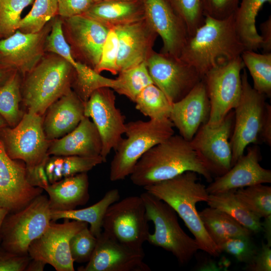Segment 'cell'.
<instances>
[{
	"mask_svg": "<svg viewBox=\"0 0 271 271\" xmlns=\"http://www.w3.org/2000/svg\"><path fill=\"white\" fill-rule=\"evenodd\" d=\"M187 171L213 181L208 171L192 148L190 142L173 134L154 146L138 161L130 175L131 182L144 187L168 180Z\"/></svg>",
	"mask_w": 271,
	"mask_h": 271,
	"instance_id": "obj_1",
	"label": "cell"
},
{
	"mask_svg": "<svg viewBox=\"0 0 271 271\" xmlns=\"http://www.w3.org/2000/svg\"><path fill=\"white\" fill-rule=\"evenodd\" d=\"M197 174L187 171L173 178L146 186V191L170 205L194 236L200 249L218 257L221 251L206 230L196 204L207 202L209 194Z\"/></svg>",
	"mask_w": 271,
	"mask_h": 271,
	"instance_id": "obj_2",
	"label": "cell"
},
{
	"mask_svg": "<svg viewBox=\"0 0 271 271\" xmlns=\"http://www.w3.org/2000/svg\"><path fill=\"white\" fill-rule=\"evenodd\" d=\"M244 50L234 15L223 20L205 16L204 24L188 37L179 58L203 77L218 63L239 57Z\"/></svg>",
	"mask_w": 271,
	"mask_h": 271,
	"instance_id": "obj_3",
	"label": "cell"
},
{
	"mask_svg": "<svg viewBox=\"0 0 271 271\" xmlns=\"http://www.w3.org/2000/svg\"><path fill=\"white\" fill-rule=\"evenodd\" d=\"M44 56L24 77L22 102L26 112L43 116L48 108L71 89L74 70L60 56Z\"/></svg>",
	"mask_w": 271,
	"mask_h": 271,
	"instance_id": "obj_4",
	"label": "cell"
},
{
	"mask_svg": "<svg viewBox=\"0 0 271 271\" xmlns=\"http://www.w3.org/2000/svg\"><path fill=\"white\" fill-rule=\"evenodd\" d=\"M174 127L169 118L126 123V138L121 139L114 150L110 163V181H120L129 176L138 161L147 151L174 134Z\"/></svg>",
	"mask_w": 271,
	"mask_h": 271,
	"instance_id": "obj_5",
	"label": "cell"
},
{
	"mask_svg": "<svg viewBox=\"0 0 271 271\" xmlns=\"http://www.w3.org/2000/svg\"><path fill=\"white\" fill-rule=\"evenodd\" d=\"M140 196L147 218L154 225V231L149 234L147 241L172 253L180 264L188 262L200 247L196 240L181 228L176 212L167 203L147 191Z\"/></svg>",
	"mask_w": 271,
	"mask_h": 271,
	"instance_id": "obj_6",
	"label": "cell"
},
{
	"mask_svg": "<svg viewBox=\"0 0 271 271\" xmlns=\"http://www.w3.org/2000/svg\"><path fill=\"white\" fill-rule=\"evenodd\" d=\"M149 221L140 195L130 196L108 207L102 220V228L124 245L144 251L143 245L150 233Z\"/></svg>",
	"mask_w": 271,
	"mask_h": 271,
	"instance_id": "obj_7",
	"label": "cell"
},
{
	"mask_svg": "<svg viewBox=\"0 0 271 271\" xmlns=\"http://www.w3.org/2000/svg\"><path fill=\"white\" fill-rule=\"evenodd\" d=\"M244 67L241 56L220 62L203 76L210 102V111L207 123L219 124L237 105L241 94V70Z\"/></svg>",
	"mask_w": 271,
	"mask_h": 271,
	"instance_id": "obj_8",
	"label": "cell"
},
{
	"mask_svg": "<svg viewBox=\"0 0 271 271\" xmlns=\"http://www.w3.org/2000/svg\"><path fill=\"white\" fill-rule=\"evenodd\" d=\"M51 221L48 198L41 194L5 219L1 231L5 248L15 254H28L31 243L43 233Z\"/></svg>",
	"mask_w": 271,
	"mask_h": 271,
	"instance_id": "obj_9",
	"label": "cell"
},
{
	"mask_svg": "<svg viewBox=\"0 0 271 271\" xmlns=\"http://www.w3.org/2000/svg\"><path fill=\"white\" fill-rule=\"evenodd\" d=\"M241 94L234 109V121L230 138L231 167L244 154L249 145H257L260 142L259 134L267 103L266 97L250 84L244 69L241 73Z\"/></svg>",
	"mask_w": 271,
	"mask_h": 271,
	"instance_id": "obj_10",
	"label": "cell"
},
{
	"mask_svg": "<svg viewBox=\"0 0 271 271\" xmlns=\"http://www.w3.org/2000/svg\"><path fill=\"white\" fill-rule=\"evenodd\" d=\"M43 116L25 112L22 119L14 127L0 130V139L8 156L32 167L46 161L50 141L43 127Z\"/></svg>",
	"mask_w": 271,
	"mask_h": 271,
	"instance_id": "obj_11",
	"label": "cell"
},
{
	"mask_svg": "<svg viewBox=\"0 0 271 271\" xmlns=\"http://www.w3.org/2000/svg\"><path fill=\"white\" fill-rule=\"evenodd\" d=\"M150 77L172 104L185 97L203 78L179 57L153 51L146 61Z\"/></svg>",
	"mask_w": 271,
	"mask_h": 271,
	"instance_id": "obj_12",
	"label": "cell"
},
{
	"mask_svg": "<svg viewBox=\"0 0 271 271\" xmlns=\"http://www.w3.org/2000/svg\"><path fill=\"white\" fill-rule=\"evenodd\" d=\"M234 121L232 110L217 126L203 124L190 141L205 167L216 177L224 174L231 168L230 138Z\"/></svg>",
	"mask_w": 271,
	"mask_h": 271,
	"instance_id": "obj_13",
	"label": "cell"
},
{
	"mask_svg": "<svg viewBox=\"0 0 271 271\" xmlns=\"http://www.w3.org/2000/svg\"><path fill=\"white\" fill-rule=\"evenodd\" d=\"M87 226L86 222L68 219L62 223L51 221L43 233L31 243L28 253L31 258L41 260L57 271H74L69 241L74 234Z\"/></svg>",
	"mask_w": 271,
	"mask_h": 271,
	"instance_id": "obj_14",
	"label": "cell"
},
{
	"mask_svg": "<svg viewBox=\"0 0 271 271\" xmlns=\"http://www.w3.org/2000/svg\"><path fill=\"white\" fill-rule=\"evenodd\" d=\"M115 99L111 88L103 87L94 91L84 103V116L92 119L101 138L100 156L104 162L125 130V117L116 107Z\"/></svg>",
	"mask_w": 271,
	"mask_h": 271,
	"instance_id": "obj_15",
	"label": "cell"
},
{
	"mask_svg": "<svg viewBox=\"0 0 271 271\" xmlns=\"http://www.w3.org/2000/svg\"><path fill=\"white\" fill-rule=\"evenodd\" d=\"M52 20L40 32L24 33L17 30L0 39L1 63L18 71L23 76L30 72L44 56L46 38Z\"/></svg>",
	"mask_w": 271,
	"mask_h": 271,
	"instance_id": "obj_16",
	"label": "cell"
},
{
	"mask_svg": "<svg viewBox=\"0 0 271 271\" xmlns=\"http://www.w3.org/2000/svg\"><path fill=\"white\" fill-rule=\"evenodd\" d=\"M43 189L32 186L27 180L26 165L11 159L0 139V208L17 211L41 195Z\"/></svg>",
	"mask_w": 271,
	"mask_h": 271,
	"instance_id": "obj_17",
	"label": "cell"
},
{
	"mask_svg": "<svg viewBox=\"0 0 271 271\" xmlns=\"http://www.w3.org/2000/svg\"><path fill=\"white\" fill-rule=\"evenodd\" d=\"M145 252L132 249L117 241L104 231L86 265L79 271H151L144 262Z\"/></svg>",
	"mask_w": 271,
	"mask_h": 271,
	"instance_id": "obj_18",
	"label": "cell"
},
{
	"mask_svg": "<svg viewBox=\"0 0 271 271\" xmlns=\"http://www.w3.org/2000/svg\"><path fill=\"white\" fill-rule=\"evenodd\" d=\"M63 19L72 53L95 70L110 28L83 15Z\"/></svg>",
	"mask_w": 271,
	"mask_h": 271,
	"instance_id": "obj_19",
	"label": "cell"
},
{
	"mask_svg": "<svg viewBox=\"0 0 271 271\" xmlns=\"http://www.w3.org/2000/svg\"><path fill=\"white\" fill-rule=\"evenodd\" d=\"M145 19L162 38V53L179 57L189 37L186 27L167 0H142Z\"/></svg>",
	"mask_w": 271,
	"mask_h": 271,
	"instance_id": "obj_20",
	"label": "cell"
},
{
	"mask_svg": "<svg viewBox=\"0 0 271 271\" xmlns=\"http://www.w3.org/2000/svg\"><path fill=\"white\" fill-rule=\"evenodd\" d=\"M260 149L257 145L247 147L243 154L224 174L217 176L206 187L209 194L236 190L258 184L271 183V171L261 167Z\"/></svg>",
	"mask_w": 271,
	"mask_h": 271,
	"instance_id": "obj_21",
	"label": "cell"
},
{
	"mask_svg": "<svg viewBox=\"0 0 271 271\" xmlns=\"http://www.w3.org/2000/svg\"><path fill=\"white\" fill-rule=\"evenodd\" d=\"M111 28L118 38L119 72L146 61L158 35L146 19Z\"/></svg>",
	"mask_w": 271,
	"mask_h": 271,
	"instance_id": "obj_22",
	"label": "cell"
},
{
	"mask_svg": "<svg viewBox=\"0 0 271 271\" xmlns=\"http://www.w3.org/2000/svg\"><path fill=\"white\" fill-rule=\"evenodd\" d=\"M210 102L203 80L185 97L172 103L169 119L180 135L190 141L199 127L209 119Z\"/></svg>",
	"mask_w": 271,
	"mask_h": 271,
	"instance_id": "obj_23",
	"label": "cell"
},
{
	"mask_svg": "<svg viewBox=\"0 0 271 271\" xmlns=\"http://www.w3.org/2000/svg\"><path fill=\"white\" fill-rule=\"evenodd\" d=\"M43 117V127L49 141L61 138L72 131L84 116V103L70 90L53 103Z\"/></svg>",
	"mask_w": 271,
	"mask_h": 271,
	"instance_id": "obj_24",
	"label": "cell"
},
{
	"mask_svg": "<svg viewBox=\"0 0 271 271\" xmlns=\"http://www.w3.org/2000/svg\"><path fill=\"white\" fill-rule=\"evenodd\" d=\"M102 142L99 132L90 118L84 116L78 125L64 137L50 141L49 156L100 155Z\"/></svg>",
	"mask_w": 271,
	"mask_h": 271,
	"instance_id": "obj_25",
	"label": "cell"
},
{
	"mask_svg": "<svg viewBox=\"0 0 271 271\" xmlns=\"http://www.w3.org/2000/svg\"><path fill=\"white\" fill-rule=\"evenodd\" d=\"M83 15L109 28L145 19L142 0L94 2Z\"/></svg>",
	"mask_w": 271,
	"mask_h": 271,
	"instance_id": "obj_26",
	"label": "cell"
},
{
	"mask_svg": "<svg viewBox=\"0 0 271 271\" xmlns=\"http://www.w3.org/2000/svg\"><path fill=\"white\" fill-rule=\"evenodd\" d=\"M88 188L87 174L82 173L50 184L44 190L51 211H64L85 204L89 198Z\"/></svg>",
	"mask_w": 271,
	"mask_h": 271,
	"instance_id": "obj_27",
	"label": "cell"
},
{
	"mask_svg": "<svg viewBox=\"0 0 271 271\" xmlns=\"http://www.w3.org/2000/svg\"><path fill=\"white\" fill-rule=\"evenodd\" d=\"M120 199L118 189H111L97 202L88 207L64 211H51V219L56 221L68 219L87 223L91 232L97 238L102 232V220L108 207Z\"/></svg>",
	"mask_w": 271,
	"mask_h": 271,
	"instance_id": "obj_28",
	"label": "cell"
},
{
	"mask_svg": "<svg viewBox=\"0 0 271 271\" xmlns=\"http://www.w3.org/2000/svg\"><path fill=\"white\" fill-rule=\"evenodd\" d=\"M266 3L271 0H241L234 14L237 34L245 50L255 51L260 48L261 40L256 28L258 12Z\"/></svg>",
	"mask_w": 271,
	"mask_h": 271,
	"instance_id": "obj_29",
	"label": "cell"
},
{
	"mask_svg": "<svg viewBox=\"0 0 271 271\" xmlns=\"http://www.w3.org/2000/svg\"><path fill=\"white\" fill-rule=\"evenodd\" d=\"M104 163L100 155L95 157L49 156L45 166L50 184L78 174L87 173Z\"/></svg>",
	"mask_w": 271,
	"mask_h": 271,
	"instance_id": "obj_30",
	"label": "cell"
},
{
	"mask_svg": "<svg viewBox=\"0 0 271 271\" xmlns=\"http://www.w3.org/2000/svg\"><path fill=\"white\" fill-rule=\"evenodd\" d=\"M236 190L209 194L207 201L209 207L224 212L252 233L262 231L260 219L258 218L238 199Z\"/></svg>",
	"mask_w": 271,
	"mask_h": 271,
	"instance_id": "obj_31",
	"label": "cell"
},
{
	"mask_svg": "<svg viewBox=\"0 0 271 271\" xmlns=\"http://www.w3.org/2000/svg\"><path fill=\"white\" fill-rule=\"evenodd\" d=\"M203 225L216 244L231 237L251 236L249 230L223 211L211 207L198 212Z\"/></svg>",
	"mask_w": 271,
	"mask_h": 271,
	"instance_id": "obj_32",
	"label": "cell"
},
{
	"mask_svg": "<svg viewBox=\"0 0 271 271\" xmlns=\"http://www.w3.org/2000/svg\"><path fill=\"white\" fill-rule=\"evenodd\" d=\"M22 82V75L15 70L0 87V115L10 127L16 126L25 113L20 107Z\"/></svg>",
	"mask_w": 271,
	"mask_h": 271,
	"instance_id": "obj_33",
	"label": "cell"
},
{
	"mask_svg": "<svg viewBox=\"0 0 271 271\" xmlns=\"http://www.w3.org/2000/svg\"><path fill=\"white\" fill-rule=\"evenodd\" d=\"M244 67L248 70L253 88L266 97L271 96V53L258 54L244 50L241 55Z\"/></svg>",
	"mask_w": 271,
	"mask_h": 271,
	"instance_id": "obj_34",
	"label": "cell"
},
{
	"mask_svg": "<svg viewBox=\"0 0 271 271\" xmlns=\"http://www.w3.org/2000/svg\"><path fill=\"white\" fill-rule=\"evenodd\" d=\"M136 108L151 119L169 118L172 103L154 83L144 88L134 102Z\"/></svg>",
	"mask_w": 271,
	"mask_h": 271,
	"instance_id": "obj_35",
	"label": "cell"
},
{
	"mask_svg": "<svg viewBox=\"0 0 271 271\" xmlns=\"http://www.w3.org/2000/svg\"><path fill=\"white\" fill-rule=\"evenodd\" d=\"M74 70L71 87L84 103L96 90L103 87L113 90L115 87V79L104 77L85 64L79 62L77 67Z\"/></svg>",
	"mask_w": 271,
	"mask_h": 271,
	"instance_id": "obj_36",
	"label": "cell"
},
{
	"mask_svg": "<svg viewBox=\"0 0 271 271\" xmlns=\"http://www.w3.org/2000/svg\"><path fill=\"white\" fill-rule=\"evenodd\" d=\"M113 90L124 95L132 102L146 87L154 83L146 62L119 72Z\"/></svg>",
	"mask_w": 271,
	"mask_h": 271,
	"instance_id": "obj_37",
	"label": "cell"
},
{
	"mask_svg": "<svg viewBox=\"0 0 271 271\" xmlns=\"http://www.w3.org/2000/svg\"><path fill=\"white\" fill-rule=\"evenodd\" d=\"M238 199L251 213L261 219L271 215V187L258 184L238 189Z\"/></svg>",
	"mask_w": 271,
	"mask_h": 271,
	"instance_id": "obj_38",
	"label": "cell"
},
{
	"mask_svg": "<svg viewBox=\"0 0 271 271\" xmlns=\"http://www.w3.org/2000/svg\"><path fill=\"white\" fill-rule=\"evenodd\" d=\"M57 15L58 0H35L30 12L22 18L18 30L24 33L39 32Z\"/></svg>",
	"mask_w": 271,
	"mask_h": 271,
	"instance_id": "obj_39",
	"label": "cell"
},
{
	"mask_svg": "<svg viewBox=\"0 0 271 271\" xmlns=\"http://www.w3.org/2000/svg\"><path fill=\"white\" fill-rule=\"evenodd\" d=\"M173 11L185 24L189 36L204 23L202 0H167Z\"/></svg>",
	"mask_w": 271,
	"mask_h": 271,
	"instance_id": "obj_40",
	"label": "cell"
},
{
	"mask_svg": "<svg viewBox=\"0 0 271 271\" xmlns=\"http://www.w3.org/2000/svg\"><path fill=\"white\" fill-rule=\"evenodd\" d=\"M33 0H0V39L18 30L23 10Z\"/></svg>",
	"mask_w": 271,
	"mask_h": 271,
	"instance_id": "obj_41",
	"label": "cell"
},
{
	"mask_svg": "<svg viewBox=\"0 0 271 271\" xmlns=\"http://www.w3.org/2000/svg\"><path fill=\"white\" fill-rule=\"evenodd\" d=\"M45 51L60 56L70 64L74 69L78 66V62L74 58L65 37L61 17L56 16L52 19L51 31L45 41Z\"/></svg>",
	"mask_w": 271,
	"mask_h": 271,
	"instance_id": "obj_42",
	"label": "cell"
},
{
	"mask_svg": "<svg viewBox=\"0 0 271 271\" xmlns=\"http://www.w3.org/2000/svg\"><path fill=\"white\" fill-rule=\"evenodd\" d=\"M251 236L231 237L217 243L220 250L234 257L237 261L247 264L256 255L258 248L253 244Z\"/></svg>",
	"mask_w": 271,
	"mask_h": 271,
	"instance_id": "obj_43",
	"label": "cell"
},
{
	"mask_svg": "<svg viewBox=\"0 0 271 271\" xmlns=\"http://www.w3.org/2000/svg\"><path fill=\"white\" fill-rule=\"evenodd\" d=\"M97 242V238L88 226L74 234L69 241L71 257L74 262H87L91 258Z\"/></svg>",
	"mask_w": 271,
	"mask_h": 271,
	"instance_id": "obj_44",
	"label": "cell"
},
{
	"mask_svg": "<svg viewBox=\"0 0 271 271\" xmlns=\"http://www.w3.org/2000/svg\"><path fill=\"white\" fill-rule=\"evenodd\" d=\"M118 54V41L116 32L110 28L102 47L99 62L94 70L100 73L108 71L113 75L119 73L117 62Z\"/></svg>",
	"mask_w": 271,
	"mask_h": 271,
	"instance_id": "obj_45",
	"label": "cell"
},
{
	"mask_svg": "<svg viewBox=\"0 0 271 271\" xmlns=\"http://www.w3.org/2000/svg\"><path fill=\"white\" fill-rule=\"evenodd\" d=\"M240 0H202L205 16L223 20L233 15Z\"/></svg>",
	"mask_w": 271,
	"mask_h": 271,
	"instance_id": "obj_46",
	"label": "cell"
},
{
	"mask_svg": "<svg viewBox=\"0 0 271 271\" xmlns=\"http://www.w3.org/2000/svg\"><path fill=\"white\" fill-rule=\"evenodd\" d=\"M93 3V0H58V15L66 19L83 15Z\"/></svg>",
	"mask_w": 271,
	"mask_h": 271,
	"instance_id": "obj_47",
	"label": "cell"
},
{
	"mask_svg": "<svg viewBox=\"0 0 271 271\" xmlns=\"http://www.w3.org/2000/svg\"><path fill=\"white\" fill-rule=\"evenodd\" d=\"M27 255H19L0 250V271H24L31 259Z\"/></svg>",
	"mask_w": 271,
	"mask_h": 271,
	"instance_id": "obj_48",
	"label": "cell"
},
{
	"mask_svg": "<svg viewBox=\"0 0 271 271\" xmlns=\"http://www.w3.org/2000/svg\"><path fill=\"white\" fill-rule=\"evenodd\" d=\"M271 246L262 241L261 247L251 262L246 264L244 269L249 271L271 270Z\"/></svg>",
	"mask_w": 271,
	"mask_h": 271,
	"instance_id": "obj_49",
	"label": "cell"
},
{
	"mask_svg": "<svg viewBox=\"0 0 271 271\" xmlns=\"http://www.w3.org/2000/svg\"><path fill=\"white\" fill-rule=\"evenodd\" d=\"M47 160L34 167H26L27 180L32 186L45 189L49 185L45 169Z\"/></svg>",
	"mask_w": 271,
	"mask_h": 271,
	"instance_id": "obj_50",
	"label": "cell"
},
{
	"mask_svg": "<svg viewBox=\"0 0 271 271\" xmlns=\"http://www.w3.org/2000/svg\"><path fill=\"white\" fill-rule=\"evenodd\" d=\"M260 142L271 146V106L266 103L259 134Z\"/></svg>",
	"mask_w": 271,
	"mask_h": 271,
	"instance_id": "obj_51",
	"label": "cell"
},
{
	"mask_svg": "<svg viewBox=\"0 0 271 271\" xmlns=\"http://www.w3.org/2000/svg\"><path fill=\"white\" fill-rule=\"evenodd\" d=\"M261 42L260 48L262 50L263 53L271 52V17L260 24L259 26Z\"/></svg>",
	"mask_w": 271,
	"mask_h": 271,
	"instance_id": "obj_52",
	"label": "cell"
},
{
	"mask_svg": "<svg viewBox=\"0 0 271 271\" xmlns=\"http://www.w3.org/2000/svg\"><path fill=\"white\" fill-rule=\"evenodd\" d=\"M262 231L264 233L266 243L271 246V215L264 218L261 222Z\"/></svg>",
	"mask_w": 271,
	"mask_h": 271,
	"instance_id": "obj_53",
	"label": "cell"
},
{
	"mask_svg": "<svg viewBox=\"0 0 271 271\" xmlns=\"http://www.w3.org/2000/svg\"><path fill=\"white\" fill-rule=\"evenodd\" d=\"M16 70L3 64H0V87Z\"/></svg>",
	"mask_w": 271,
	"mask_h": 271,
	"instance_id": "obj_54",
	"label": "cell"
},
{
	"mask_svg": "<svg viewBox=\"0 0 271 271\" xmlns=\"http://www.w3.org/2000/svg\"><path fill=\"white\" fill-rule=\"evenodd\" d=\"M47 263L40 260L31 258L26 268L27 271H42Z\"/></svg>",
	"mask_w": 271,
	"mask_h": 271,
	"instance_id": "obj_55",
	"label": "cell"
},
{
	"mask_svg": "<svg viewBox=\"0 0 271 271\" xmlns=\"http://www.w3.org/2000/svg\"><path fill=\"white\" fill-rule=\"evenodd\" d=\"M9 213V211L6 209L0 208V234L3 222Z\"/></svg>",
	"mask_w": 271,
	"mask_h": 271,
	"instance_id": "obj_56",
	"label": "cell"
},
{
	"mask_svg": "<svg viewBox=\"0 0 271 271\" xmlns=\"http://www.w3.org/2000/svg\"><path fill=\"white\" fill-rule=\"evenodd\" d=\"M8 126L7 123L5 121V120L3 118V117L0 115V130Z\"/></svg>",
	"mask_w": 271,
	"mask_h": 271,
	"instance_id": "obj_57",
	"label": "cell"
},
{
	"mask_svg": "<svg viewBox=\"0 0 271 271\" xmlns=\"http://www.w3.org/2000/svg\"><path fill=\"white\" fill-rule=\"evenodd\" d=\"M94 2H100V1H109V0H93Z\"/></svg>",
	"mask_w": 271,
	"mask_h": 271,
	"instance_id": "obj_58",
	"label": "cell"
},
{
	"mask_svg": "<svg viewBox=\"0 0 271 271\" xmlns=\"http://www.w3.org/2000/svg\"><path fill=\"white\" fill-rule=\"evenodd\" d=\"M0 64H2V63H1V58H0Z\"/></svg>",
	"mask_w": 271,
	"mask_h": 271,
	"instance_id": "obj_59",
	"label": "cell"
},
{
	"mask_svg": "<svg viewBox=\"0 0 271 271\" xmlns=\"http://www.w3.org/2000/svg\"></svg>",
	"mask_w": 271,
	"mask_h": 271,
	"instance_id": "obj_60",
	"label": "cell"
}]
</instances>
